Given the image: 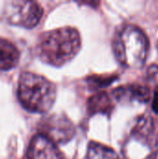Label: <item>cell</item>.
<instances>
[{
	"instance_id": "obj_12",
	"label": "cell",
	"mask_w": 158,
	"mask_h": 159,
	"mask_svg": "<svg viewBox=\"0 0 158 159\" xmlns=\"http://www.w3.org/2000/svg\"><path fill=\"white\" fill-rule=\"evenodd\" d=\"M153 91L152 96V110L155 114L158 115V85H156L154 87H151Z\"/></svg>"
},
{
	"instance_id": "obj_4",
	"label": "cell",
	"mask_w": 158,
	"mask_h": 159,
	"mask_svg": "<svg viewBox=\"0 0 158 159\" xmlns=\"http://www.w3.org/2000/svg\"><path fill=\"white\" fill-rule=\"evenodd\" d=\"M124 152L128 159L156 158L158 132L152 116L142 115L137 118L125 143Z\"/></svg>"
},
{
	"instance_id": "obj_8",
	"label": "cell",
	"mask_w": 158,
	"mask_h": 159,
	"mask_svg": "<svg viewBox=\"0 0 158 159\" xmlns=\"http://www.w3.org/2000/svg\"><path fill=\"white\" fill-rule=\"evenodd\" d=\"M27 157L28 159H64L57 144L40 133L32 139Z\"/></svg>"
},
{
	"instance_id": "obj_7",
	"label": "cell",
	"mask_w": 158,
	"mask_h": 159,
	"mask_svg": "<svg viewBox=\"0 0 158 159\" xmlns=\"http://www.w3.org/2000/svg\"><path fill=\"white\" fill-rule=\"evenodd\" d=\"M115 100L120 103H147L151 101L153 91L148 84H128L113 91Z\"/></svg>"
},
{
	"instance_id": "obj_6",
	"label": "cell",
	"mask_w": 158,
	"mask_h": 159,
	"mask_svg": "<svg viewBox=\"0 0 158 159\" xmlns=\"http://www.w3.org/2000/svg\"><path fill=\"white\" fill-rule=\"evenodd\" d=\"M40 134L49 139L55 144L66 143L75 134L73 122L63 115H52L45 118L40 125Z\"/></svg>"
},
{
	"instance_id": "obj_5",
	"label": "cell",
	"mask_w": 158,
	"mask_h": 159,
	"mask_svg": "<svg viewBox=\"0 0 158 159\" xmlns=\"http://www.w3.org/2000/svg\"><path fill=\"white\" fill-rule=\"evenodd\" d=\"M42 16L43 8L34 1H8L3 10V17L9 24L28 29L36 26Z\"/></svg>"
},
{
	"instance_id": "obj_3",
	"label": "cell",
	"mask_w": 158,
	"mask_h": 159,
	"mask_svg": "<svg viewBox=\"0 0 158 159\" xmlns=\"http://www.w3.org/2000/svg\"><path fill=\"white\" fill-rule=\"evenodd\" d=\"M55 85L42 75L24 72L18 84V98L24 109L31 113L45 114L56 100Z\"/></svg>"
},
{
	"instance_id": "obj_9",
	"label": "cell",
	"mask_w": 158,
	"mask_h": 159,
	"mask_svg": "<svg viewBox=\"0 0 158 159\" xmlns=\"http://www.w3.org/2000/svg\"><path fill=\"white\" fill-rule=\"evenodd\" d=\"M20 51L9 40L0 37V71H8L20 61Z\"/></svg>"
},
{
	"instance_id": "obj_10",
	"label": "cell",
	"mask_w": 158,
	"mask_h": 159,
	"mask_svg": "<svg viewBox=\"0 0 158 159\" xmlns=\"http://www.w3.org/2000/svg\"><path fill=\"white\" fill-rule=\"evenodd\" d=\"M88 112L91 115H109L114 109V103L109 95L105 92H99L88 100Z\"/></svg>"
},
{
	"instance_id": "obj_1",
	"label": "cell",
	"mask_w": 158,
	"mask_h": 159,
	"mask_svg": "<svg viewBox=\"0 0 158 159\" xmlns=\"http://www.w3.org/2000/svg\"><path fill=\"white\" fill-rule=\"evenodd\" d=\"M80 48L81 37L74 27H62L43 33L36 45L39 59L56 67L73 60Z\"/></svg>"
},
{
	"instance_id": "obj_11",
	"label": "cell",
	"mask_w": 158,
	"mask_h": 159,
	"mask_svg": "<svg viewBox=\"0 0 158 159\" xmlns=\"http://www.w3.org/2000/svg\"><path fill=\"white\" fill-rule=\"evenodd\" d=\"M85 159H121L112 148L95 142H90Z\"/></svg>"
},
{
	"instance_id": "obj_2",
	"label": "cell",
	"mask_w": 158,
	"mask_h": 159,
	"mask_svg": "<svg viewBox=\"0 0 158 159\" xmlns=\"http://www.w3.org/2000/svg\"><path fill=\"white\" fill-rule=\"evenodd\" d=\"M150 43L146 34L138 26L126 24L119 29L113 41V50L118 62L129 69L144 66Z\"/></svg>"
}]
</instances>
